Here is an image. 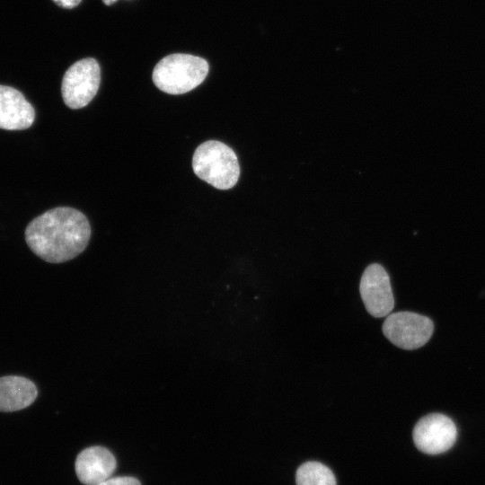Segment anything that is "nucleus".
Returning <instances> with one entry per match:
<instances>
[{"instance_id":"6e6552de","label":"nucleus","mask_w":485,"mask_h":485,"mask_svg":"<svg viewBox=\"0 0 485 485\" xmlns=\"http://www.w3.org/2000/svg\"><path fill=\"white\" fill-rule=\"evenodd\" d=\"M34 119V108L23 94L15 88L0 84V128L26 129Z\"/></svg>"},{"instance_id":"39448f33","label":"nucleus","mask_w":485,"mask_h":485,"mask_svg":"<svg viewBox=\"0 0 485 485\" xmlns=\"http://www.w3.org/2000/svg\"><path fill=\"white\" fill-rule=\"evenodd\" d=\"M432 321L412 312H397L386 316L383 324L384 336L403 349H416L425 345L432 336Z\"/></svg>"},{"instance_id":"f03ea898","label":"nucleus","mask_w":485,"mask_h":485,"mask_svg":"<svg viewBox=\"0 0 485 485\" xmlns=\"http://www.w3.org/2000/svg\"><path fill=\"white\" fill-rule=\"evenodd\" d=\"M192 169L195 174L219 190H229L238 181L240 165L234 150L225 144L209 140L194 152Z\"/></svg>"},{"instance_id":"423d86ee","label":"nucleus","mask_w":485,"mask_h":485,"mask_svg":"<svg viewBox=\"0 0 485 485\" xmlns=\"http://www.w3.org/2000/svg\"><path fill=\"white\" fill-rule=\"evenodd\" d=\"M456 437L457 429L454 421L439 413L424 416L413 429L415 445L428 454L445 453L454 445Z\"/></svg>"},{"instance_id":"0eeeda50","label":"nucleus","mask_w":485,"mask_h":485,"mask_svg":"<svg viewBox=\"0 0 485 485\" xmlns=\"http://www.w3.org/2000/svg\"><path fill=\"white\" fill-rule=\"evenodd\" d=\"M359 291L366 311L374 317H384L392 313L394 298L390 278L379 264L369 265L364 271Z\"/></svg>"},{"instance_id":"9b49d317","label":"nucleus","mask_w":485,"mask_h":485,"mask_svg":"<svg viewBox=\"0 0 485 485\" xmlns=\"http://www.w3.org/2000/svg\"><path fill=\"white\" fill-rule=\"evenodd\" d=\"M296 485H336L331 470L318 462L303 463L296 471Z\"/></svg>"},{"instance_id":"f8f14e48","label":"nucleus","mask_w":485,"mask_h":485,"mask_svg":"<svg viewBox=\"0 0 485 485\" xmlns=\"http://www.w3.org/2000/svg\"><path fill=\"white\" fill-rule=\"evenodd\" d=\"M98 485H141L139 481L133 477H113L101 482Z\"/></svg>"},{"instance_id":"7ed1b4c3","label":"nucleus","mask_w":485,"mask_h":485,"mask_svg":"<svg viewBox=\"0 0 485 485\" xmlns=\"http://www.w3.org/2000/svg\"><path fill=\"white\" fill-rule=\"evenodd\" d=\"M207 62L189 54H172L161 59L154 68L153 82L169 94L186 93L198 86L208 73Z\"/></svg>"},{"instance_id":"4468645a","label":"nucleus","mask_w":485,"mask_h":485,"mask_svg":"<svg viewBox=\"0 0 485 485\" xmlns=\"http://www.w3.org/2000/svg\"><path fill=\"white\" fill-rule=\"evenodd\" d=\"M117 0H102V2L107 4V5H110L112 4H114Z\"/></svg>"},{"instance_id":"20e7f679","label":"nucleus","mask_w":485,"mask_h":485,"mask_svg":"<svg viewBox=\"0 0 485 485\" xmlns=\"http://www.w3.org/2000/svg\"><path fill=\"white\" fill-rule=\"evenodd\" d=\"M100 82L101 69L94 58L75 62L63 76L61 93L64 102L70 109L86 106L96 95Z\"/></svg>"},{"instance_id":"9d476101","label":"nucleus","mask_w":485,"mask_h":485,"mask_svg":"<svg viewBox=\"0 0 485 485\" xmlns=\"http://www.w3.org/2000/svg\"><path fill=\"white\" fill-rule=\"evenodd\" d=\"M37 394L35 384L25 377H0V411L12 412L27 408L35 401Z\"/></svg>"},{"instance_id":"f257e3e1","label":"nucleus","mask_w":485,"mask_h":485,"mask_svg":"<svg viewBox=\"0 0 485 485\" xmlns=\"http://www.w3.org/2000/svg\"><path fill=\"white\" fill-rule=\"evenodd\" d=\"M91 227L79 210L58 207L35 217L25 229V241L37 256L62 263L79 255L87 246Z\"/></svg>"},{"instance_id":"1a4fd4ad","label":"nucleus","mask_w":485,"mask_h":485,"mask_svg":"<svg viewBox=\"0 0 485 485\" xmlns=\"http://www.w3.org/2000/svg\"><path fill=\"white\" fill-rule=\"evenodd\" d=\"M116 469L114 455L105 447L95 445L83 450L75 460V472L85 485H98L111 477Z\"/></svg>"},{"instance_id":"ddd939ff","label":"nucleus","mask_w":485,"mask_h":485,"mask_svg":"<svg viewBox=\"0 0 485 485\" xmlns=\"http://www.w3.org/2000/svg\"><path fill=\"white\" fill-rule=\"evenodd\" d=\"M57 5L63 8H73L80 4L82 0H53Z\"/></svg>"}]
</instances>
